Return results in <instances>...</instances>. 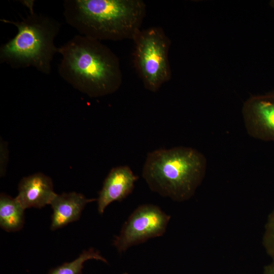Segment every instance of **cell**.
Listing matches in <instances>:
<instances>
[{
    "mask_svg": "<svg viewBox=\"0 0 274 274\" xmlns=\"http://www.w3.org/2000/svg\"><path fill=\"white\" fill-rule=\"evenodd\" d=\"M60 76L74 88L97 97L116 92L122 82L118 58L100 41L77 35L58 48Z\"/></svg>",
    "mask_w": 274,
    "mask_h": 274,
    "instance_id": "cell-1",
    "label": "cell"
},
{
    "mask_svg": "<svg viewBox=\"0 0 274 274\" xmlns=\"http://www.w3.org/2000/svg\"><path fill=\"white\" fill-rule=\"evenodd\" d=\"M63 7L69 25L80 35L100 42L132 40L146 12L141 0H65Z\"/></svg>",
    "mask_w": 274,
    "mask_h": 274,
    "instance_id": "cell-2",
    "label": "cell"
},
{
    "mask_svg": "<svg viewBox=\"0 0 274 274\" xmlns=\"http://www.w3.org/2000/svg\"><path fill=\"white\" fill-rule=\"evenodd\" d=\"M207 165L206 157L194 148L160 149L148 153L142 176L152 191L181 202L194 194Z\"/></svg>",
    "mask_w": 274,
    "mask_h": 274,
    "instance_id": "cell-3",
    "label": "cell"
},
{
    "mask_svg": "<svg viewBox=\"0 0 274 274\" xmlns=\"http://www.w3.org/2000/svg\"><path fill=\"white\" fill-rule=\"evenodd\" d=\"M27 6L29 12L21 20H1L15 26L17 32L1 46L0 62L13 68L33 67L49 75L53 57L58 51L54 40L61 25L55 19L35 12L33 4Z\"/></svg>",
    "mask_w": 274,
    "mask_h": 274,
    "instance_id": "cell-4",
    "label": "cell"
},
{
    "mask_svg": "<svg viewBox=\"0 0 274 274\" xmlns=\"http://www.w3.org/2000/svg\"><path fill=\"white\" fill-rule=\"evenodd\" d=\"M134 42L133 61L144 87L156 92L171 78L168 60L170 41L160 27L140 30Z\"/></svg>",
    "mask_w": 274,
    "mask_h": 274,
    "instance_id": "cell-5",
    "label": "cell"
},
{
    "mask_svg": "<svg viewBox=\"0 0 274 274\" xmlns=\"http://www.w3.org/2000/svg\"><path fill=\"white\" fill-rule=\"evenodd\" d=\"M170 219L158 207L145 204L138 207L123 224L113 245L118 252H125L132 246L162 236Z\"/></svg>",
    "mask_w": 274,
    "mask_h": 274,
    "instance_id": "cell-6",
    "label": "cell"
},
{
    "mask_svg": "<svg viewBox=\"0 0 274 274\" xmlns=\"http://www.w3.org/2000/svg\"><path fill=\"white\" fill-rule=\"evenodd\" d=\"M242 113L251 136L274 142V92L251 97L244 104Z\"/></svg>",
    "mask_w": 274,
    "mask_h": 274,
    "instance_id": "cell-7",
    "label": "cell"
},
{
    "mask_svg": "<svg viewBox=\"0 0 274 274\" xmlns=\"http://www.w3.org/2000/svg\"><path fill=\"white\" fill-rule=\"evenodd\" d=\"M138 179L127 165L113 168L105 179L97 199L99 213L102 214L111 203L121 201L129 195Z\"/></svg>",
    "mask_w": 274,
    "mask_h": 274,
    "instance_id": "cell-8",
    "label": "cell"
},
{
    "mask_svg": "<svg viewBox=\"0 0 274 274\" xmlns=\"http://www.w3.org/2000/svg\"><path fill=\"white\" fill-rule=\"evenodd\" d=\"M56 194L51 179L38 173L22 179L16 198L24 209L41 208L50 204Z\"/></svg>",
    "mask_w": 274,
    "mask_h": 274,
    "instance_id": "cell-9",
    "label": "cell"
},
{
    "mask_svg": "<svg viewBox=\"0 0 274 274\" xmlns=\"http://www.w3.org/2000/svg\"><path fill=\"white\" fill-rule=\"evenodd\" d=\"M95 200L97 199L87 198L75 192L56 194L50 204L53 210L51 229L56 230L78 220L86 204Z\"/></svg>",
    "mask_w": 274,
    "mask_h": 274,
    "instance_id": "cell-10",
    "label": "cell"
},
{
    "mask_svg": "<svg viewBox=\"0 0 274 274\" xmlns=\"http://www.w3.org/2000/svg\"><path fill=\"white\" fill-rule=\"evenodd\" d=\"M24 209L17 199L2 193L0 196V226L7 231L19 230L24 222Z\"/></svg>",
    "mask_w": 274,
    "mask_h": 274,
    "instance_id": "cell-11",
    "label": "cell"
},
{
    "mask_svg": "<svg viewBox=\"0 0 274 274\" xmlns=\"http://www.w3.org/2000/svg\"><path fill=\"white\" fill-rule=\"evenodd\" d=\"M95 259L108 263L99 252L90 248L83 251L75 260L63 264L52 269L48 274H81L84 263L88 260Z\"/></svg>",
    "mask_w": 274,
    "mask_h": 274,
    "instance_id": "cell-12",
    "label": "cell"
},
{
    "mask_svg": "<svg viewBox=\"0 0 274 274\" xmlns=\"http://www.w3.org/2000/svg\"><path fill=\"white\" fill-rule=\"evenodd\" d=\"M262 244L268 255L274 261V209L269 214L265 225Z\"/></svg>",
    "mask_w": 274,
    "mask_h": 274,
    "instance_id": "cell-13",
    "label": "cell"
},
{
    "mask_svg": "<svg viewBox=\"0 0 274 274\" xmlns=\"http://www.w3.org/2000/svg\"><path fill=\"white\" fill-rule=\"evenodd\" d=\"M263 274H274L273 261L264 267Z\"/></svg>",
    "mask_w": 274,
    "mask_h": 274,
    "instance_id": "cell-14",
    "label": "cell"
},
{
    "mask_svg": "<svg viewBox=\"0 0 274 274\" xmlns=\"http://www.w3.org/2000/svg\"><path fill=\"white\" fill-rule=\"evenodd\" d=\"M270 5L271 7L274 9V0H272L270 2Z\"/></svg>",
    "mask_w": 274,
    "mask_h": 274,
    "instance_id": "cell-15",
    "label": "cell"
},
{
    "mask_svg": "<svg viewBox=\"0 0 274 274\" xmlns=\"http://www.w3.org/2000/svg\"><path fill=\"white\" fill-rule=\"evenodd\" d=\"M123 274H127V273H123Z\"/></svg>",
    "mask_w": 274,
    "mask_h": 274,
    "instance_id": "cell-16",
    "label": "cell"
}]
</instances>
